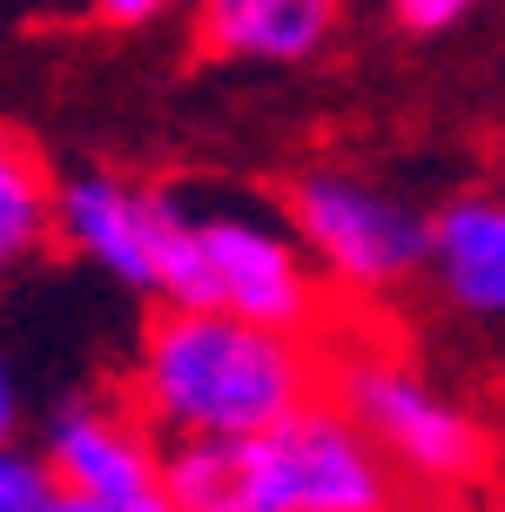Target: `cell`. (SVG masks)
<instances>
[{
	"label": "cell",
	"mask_w": 505,
	"mask_h": 512,
	"mask_svg": "<svg viewBox=\"0 0 505 512\" xmlns=\"http://www.w3.org/2000/svg\"><path fill=\"white\" fill-rule=\"evenodd\" d=\"M54 465L41 452H14V445H0V512H41L54 499Z\"/></svg>",
	"instance_id": "8fae6325"
},
{
	"label": "cell",
	"mask_w": 505,
	"mask_h": 512,
	"mask_svg": "<svg viewBox=\"0 0 505 512\" xmlns=\"http://www.w3.org/2000/svg\"><path fill=\"white\" fill-rule=\"evenodd\" d=\"M337 27V0H202L209 54L236 61H303Z\"/></svg>",
	"instance_id": "9c48e42d"
},
{
	"label": "cell",
	"mask_w": 505,
	"mask_h": 512,
	"mask_svg": "<svg viewBox=\"0 0 505 512\" xmlns=\"http://www.w3.org/2000/svg\"><path fill=\"white\" fill-rule=\"evenodd\" d=\"M431 270L472 317H505V203L458 196L431 216Z\"/></svg>",
	"instance_id": "ba28073f"
},
{
	"label": "cell",
	"mask_w": 505,
	"mask_h": 512,
	"mask_svg": "<svg viewBox=\"0 0 505 512\" xmlns=\"http://www.w3.org/2000/svg\"><path fill=\"white\" fill-rule=\"evenodd\" d=\"M290 223L303 250L351 290H391L431 263V223L418 209L344 169H310L290 189Z\"/></svg>",
	"instance_id": "3957f363"
},
{
	"label": "cell",
	"mask_w": 505,
	"mask_h": 512,
	"mask_svg": "<svg viewBox=\"0 0 505 512\" xmlns=\"http://www.w3.org/2000/svg\"><path fill=\"white\" fill-rule=\"evenodd\" d=\"M101 7V21H155V14H162V7H182V0H95Z\"/></svg>",
	"instance_id": "5bb4252c"
},
{
	"label": "cell",
	"mask_w": 505,
	"mask_h": 512,
	"mask_svg": "<svg viewBox=\"0 0 505 512\" xmlns=\"http://www.w3.org/2000/svg\"><path fill=\"white\" fill-rule=\"evenodd\" d=\"M41 459L68 492H95V499H135V492H162V459H155L149 432L101 405H61L48 418V445Z\"/></svg>",
	"instance_id": "52a82bcc"
},
{
	"label": "cell",
	"mask_w": 505,
	"mask_h": 512,
	"mask_svg": "<svg viewBox=\"0 0 505 512\" xmlns=\"http://www.w3.org/2000/svg\"><path fill=\"white\" fill-rule=\"evenodd\" d=\"M48 230H54V189L34 176V162L0 135V270H14L27 250H41Z\"/></svg>",
	"instance_id": "30bf717a"
},
{
	"label": "cell",
	"mask_w": 505,
	"mask_h": 512,
	"mask_svg": "<svg viewBox=\"0 0 505 512\" xmlns=\"http://www.w3.org/2000/svg\"><path fill=\"white\" fill-rule=\"evenodd\" d=\"M14 425H21V398H14V378L0 364V445H14Z\"/></svg>",
	"instance_id": "9a60e30c"
},
{
	"label": "cell",
	"mask_w": 505,
	"mask_h": 512,
	"mask_svg": "<svg viewBox=\"0 0 505 512\" xmlns=\"http://www.w3.org/2000/svg\"><path fill=\"white\" fill-rule=\"evenodd\" d=\"M310 358L297 331H270L236 310H162L142 337L135 398L176 438H256L310 405Z\"/></svg>",
	"instance_id": "7a4b0ae2"
},
{
	"label": "cell",
	"mask_w": 505,
	"mask_h": 512,
	"mask_svg": "<svg viewBox=\"0 0 505 512\" xmlns=\"http://www.w3.org/2000/svg\"><path fill=\"white\" fill-rule=\"evenodd\" d=\"M344 411L378 438V452L411 465L418 479L452 486V479H472L485 465V432L404 364H351L344 371Z\"/></svg>",
	"instance_id": "277c9868"
},
{
	"label": "cell",
	"mask_w": 505,
	"mask_h": 512,
	"mask_svg": "<svg viewBox=\"0 0 505 512\" xmlns=\"http://www.w3.org/2000/svg\"><path fill=\"white\" fill-rule=\"evenodd\" d=\"M479 0H391V14H398L411 34H438V27H452V21H465Z\"/></svg>",
	"instance_id": "4fadbf2b"
},
{
	"label": "cell",
	"mask_w": 505,
	"mask_h": 512,
	"mask_svg": "<svg viewBox=\"0 0 505 512\" xmlns=\"http://www.w3.org/2000/svg\"><path fill=\"white\" fill-rule=\"evenodd\" d=\"M41 512H176L169 506V492H135V499H95V492H68L54 486V499Z\"/></svg>",
	"instance_id": "7c38bea8"
},
{
	"label": "cell",
	"mask_w": 505,
	"mask_h": 512,
	"mask_svg": "<svg viewBox=\"0 0 505 512\" xmlns=\"http://www.w3.org/2000/svg\"><path fill=\"white\" fill-rule=\"evenodd\" d=\"M189 216H196L202 256H209V277H216V310H236L250 324H270V331H303L310 324L317 283H310L297 243L277 223L243 216V209H196V203H189Z\"/></svg>",
	"instance_id": "5b68a950"
},
{
	"label": "cell",
	"mask_w": 505,
	"mask_h": 512,
	"mask_svg": "<svg viewBox=\"0 0 505 512\" xmlns=\"http://www.w3.org/2000/svg\"><path fill=\"white\" fill-rule=\"evenodd\" d=\"M162 492L176 512H391L378 438L330 405H297L256 438H182Z\"/></svg>",
	"instance_id": "6da1fadb"
},
{
	"label": "cell",
	"mask_w": 505,
	"mask_h": 512,
	"mask_svg": "<svg viewBox=\"0 0 505 512\" xmlns=\"http://www.w3.org/2000/svg\"><path fill=\"white\" fill-rule=\"evenodd\" d=\"M54 230L75 256L101 263L128 290H155V236H162V189L81 169L54 189Z\"/></svg>",
	"instance_id": "8992f818"
}]
</instances>
